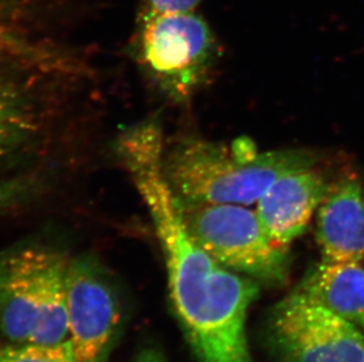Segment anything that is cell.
I'll use <instances>...</instances> for the list:
<instances>
[{
	"instance_id": "cell-15",
	"label": "cell",
	"mask_w": 364,
	"mask_h": 362,
	"mask_svg": "<svg viewBox=\"0 0 364 362\" xmlns=\"http://www.w3.org/2000/svg\"><path fill=\"white\" fill-rule=\"evenodd\" d=\"M145 10L156 13L193 12L200 0H143Z\"/></svg>"
},
{
	"instance_id": "cell-11",
	"label": "cell",
	"mask_w": 364,
	"mask_h": 362,
	"mask_svg": "<svg viewBox=\"0 0 364 362\" xmlns=\"http://www.w3.org/2000/svg\"><path fill=\"white\" fill-rule=\"evenodd\" d=\"M38 86L0 82V161L37 143L45 114L36 89Z\"/></svg>"
},
{
	"instance_id": "cell-4",
	"label": "cell",
	"mask_w": 364,
	"mask_h": 362,
	"mask_svg": "<svg viewBox=\"0 0 364 362\" xmlns=\"http://www.w3.org/2000/svg\"><path fill=\"white\" fill-rule=\"evenodd\" d=\"M183 209L193 239L217 263L259 284L279 286L287 280V248L269 238L255 211L242 205Z\"/></svg>"
},
{
	"instance_id": "cell-1",
	"label": "cell",
	"mask_w": 364,
	"mask_h": 362,
	"mask_svg": "<svg viewBox=\"0 0 364 362\" xmlns=\"http://www.w3.org/2000/svg\"><path fill=\"white\" fill-rule=\"evenodd\" d=\"M155 231L172 307L198 362H255L247 320L259 283L206 253L190 234L186 216L163 222Z\"/></svg>"
},
{
	"instance_id": "cell-6",
	"label": "cell",
	"mask_w": 364,
	"mask_h": 362,
	"mask_svg": "<svg viewBox=\"0 0 364 362\" xmlns=\"http://www.w3.org/2000/svg\"><path fill=\"white\" fill-rule=\"evenodd\" d=\"M268 335L282 362H364L361 327L297 290L272 308Z\"/></svg>"
},
{
	"instance_id": "cell-3",
	"label": "cell",
	"mask_w": 364,
	"mask_h": 362,
	"mask_svg": "<svg viewBox=\"0 0 364 362\" xmlns=\"http://www.w3.org/2000/svg\"><path fill=\"white\" fill-rule=\"evenodd\" d=\"M70 258L41 243L0 251V334L10 344L57 345L69 340Z\"/></svg>"
},
{
	"instance_id": "cell-12",
	"label": "cell",
	"mask_w": 364,
	"mask_h": 362,
	"mask_svg": "<svg viewBox=\"0 0 364 362\" xmlns=\"http://www.w3.org/2000/svg\"><path fill=\"white\" fill-rule=\"evenodd\" d=\"M75 66L58 52L35 44L12 31L0 33V82L39 86L65 77Z\"/></svg>"
},
{
	"instance_id": "cell-17",
	"label": "cell",
	"mask_w": 364,
	"mask_h": 362,
	"mask_svg": "<svg viewBox=\"0 0 364 362\" xmlns=\"http://www.w3.org/2000/svg\"><path fill=\"white\" fill-rule=\"evenodd\" d=\"M362 329H363V331H364V327H363V328H362Z\"/></svg>"
},
{
	"instance_id": "cell-10",
	"label": "cell",
	"mask_w": 364,
	"mask_h": 362,
	"mask_svg": "<svg viewBox=\"0 0 364 362\" xmlns=\"http://www.w3.org/2000/svg\"><path fill=\"white\" fill-rule=\"evenodd\" d=\"M297 292L364 327V268L360 263L323 260L309 270Z\"/></svg>"
},
{
	"instance_id": "cell-7",
	"label": "cell",
	"mask_w": 364,
	"mask_h": 362,
	"mask_svg": "<svg viewBox=\"0 0 364 362\" xmlns=\"http://www.w3.org/2000/svg\"><path fill=\"white\" fill-rule=\"evenodd\" d=\"M66 318L77 361L109 362L121 334L123 304L110 273L92 256L70 258Z\"/></svg>"
},
{
	"instance_id": "cell-16",
	"label": "cell",
	"mask_w": 364,
	"mask_h": 362,
	"mask_svg": "<svg viewBox=\"0 0 364 362\" xmlns=\"http://www.w3.org/2000/svg\"><path fill=\"white\" fill-rule=\"evenodd\" d=\"M129 362H168L162 351L148 346L136 353V356Z\"/></svg>"
},
{
	"instance_id": "cell-8",
	"label": "cell",
	"mask_w": 364,
	"mask_h": 362,
	"mask_svg": "<svg viewBox=\"0 0 364 362\" xmlns=\"http://www.w3.org/2000/svg\"><path fill=\"white\" fill-rule=\"evenodd\" d=\"M329 187L314 166L282 175L272 182L255 209L269 238L287 248L302 236Z\"/></svg>"
},
{
	"instance_id": "cell-2",
	"label": "cell",
	"mask_w": 364,
	"mask_h": 362,
	"mask_svg": "<svg viewBox=\"0 0 364 362\" xmlns=\"http://www.w3.org/2000/svg\"><path fill=\"white\" fill-rule=\"evenodd\" d=\"M314 165L308 152H261L244 137L230 145L184 138L164 152L165 175L184 206H250L282 175Z\"/></svg>"
},
{
	"instance_id": "cell-14",
	"label": "cell",
	"mask_w": 364,
	"mask_h": 362,
	"mask_svg": "<svg viewBox=\"0 0 364 362\" xmlns=\"http://www.w3.org/2000/svg\"><path fill=\"white\" fill-rule=\"evenodd\" d=\"M41 179L37 175H19L0 180V212L31 198L41 188Z\"/></svg>"
},
{
	"instance_id": "cell-5",
	"label": "cell",
	"mask_w": 364,
	"mask_h": 362,
	"mask_svg": "<svg viewBox=\"0 0 364 362\" xmlns=\"http://www.w3.org/2000/svg\"><path fill=\"white\" fill-rule=\"evenodd\" d=\"M209 26L193 12L145 10L139 33L141 65L171 99L186 100L205 80L216 59Z\"/></svg>"
},
{
	"instance_id": "cell-9",
	"label": "cell",
	"mask_w": 364,
	"mask_h": 362,
	"mask_svg": "<svg viewBox=\"0 0 364 362\" xmlns=\"http://www.w3.org/2000/svg\"><path fill=\"white\" fill-rule=\"evenodd\" d=\"M317 211L316 236L323 260L364 259V188L346 179L330 186Z\"/></svg>"
},
{
	"instance_id": "cell-13",
	"label": "cell",
	"mask_w": 364,
	"mask_h": 362,
	"mask_svg": "<svg viewBox=\"0 0 364 362\" xmlns=\"http://www.w3.org/2000/svg\"><path fill=\"white\" fill-rule=\"evenodd\" d=\"M0 362H78L69 340L57 345H12L0 349Z\"/></svg>"
}]
</instances>
